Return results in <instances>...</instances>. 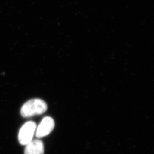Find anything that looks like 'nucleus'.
Masks as SVG:
<instances>
[{
	"instance_id": "nucleus-4",
	"label": "nucleus",
	"mask_w": 154,
	"mask_h": 154,
	"mask_svg": "<svg viewBox=\"0 0 154 154\" xmlns=\"http://www.w3.org/2000/svg\"><path fill=\"white\" fill-rule=\"evenodd\" d=\"M25 154H44V146L38 139L32 140L26 145Z\"/></svg>"
},
{
	"instance_id": "nucleus-2",
	"label": "nucleus",
	"mask_w": 154,
	"mask_h": 154,
	"mask_svg": "<svg viewBox=\"0 0 154 154\" xmlns=\"http://www.w3.org/2000/svg\"><path fill=\"white\" fill-rule=\"evenodd\" d=\"M36 127V123L32 121L28 122L22 126L18 134V140L20 144L26 146L33 140Z\"/></svg>"
},
{
	"instance_id": "nucleus-3",
	"label": "nucleus",
	"mask_w": 154,
	"mask_h": 154,
	"mask_svg": "<svg viewBox=\"0 0 154 154\" xmlns=\"http://www.w3.org/2000/svg\"><path fill=\"white\" fill-rule=\"evenodd\" d=\"M54 121L52 118L50 116L45 117L37 128L36 137L42 138L49 135L54 129Z\"/></svg>"
},
{
	"instance_id": "nucleus-1",
	"label": "nucleus",
	"mask_w": 154,
	"mask_h": 154,
	"mask_svg": "<svg viewBox=\"0 0 154 154\" xmlns=\"http://www.w3.org/2000/svg\"><path fill=\"white\" fill-rule=\"evenodd\" d=\"M47 109V104L44 100L39 99H31L23 105L21 114L23 117L28 118L42 114L46 112Z\"/></svg>"
}]
</instances>
